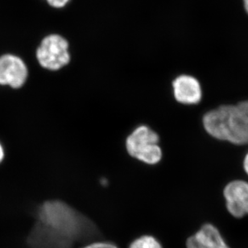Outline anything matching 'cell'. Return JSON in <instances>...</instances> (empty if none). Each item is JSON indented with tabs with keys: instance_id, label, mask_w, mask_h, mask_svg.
<instances>
[{
	"instance_id": "6da1fadb",
	"label": "cell",
	"mask_w": 248,
	"mask_h": 248,
	"mask_svg": "<svg viewBox=\"0 0 248 248\" xmlns=\"http://www.w3.org/2000/svg\"><path fill=\"white\" fill-rule=\"evenodd\" d=\"M33 217L78 248L103 240L98 226L91 217L60 198H49L40 202L34 210Z\"/></svg>"
},
{
	"instance_id": "7a4b0ae2",
	"label": "cell",
	"mask_w": 248,
	"mask_h": 248,
	"mask_svg": "<svg viewBox=\"0 0 248 248\" xmlns=\"http://www.w3.org/2000/svg\"><path fill=\"white\" fill-rule=\"evenodd\" d=\"M203 125L210 136L235 144H248V101L224 105L205 114Z\"/></svg>"
},
{
	"instance_id": "3957f363",
	"label": "cell",
	"mask_w": 248,
	"mask_h": 248,
	"mask_svg": "<svg viewBox=\"0 0 248 248\" xmlns=\"http://www.w3.org/2000/svg\"><path fill=\"white\" fill-rule=\"evenodd\" d=\"M160 137L147 125L137 126L125 141L129 155L146 165H154L162 159V150L159 145Z\"/></svg>"
},
{
	"instance_id": "277c9868",
	"label": "cell",
	"mask_w": 248,
	"mask_h": 248,
	"mask_svg": "<svg viewBox=\"0 0 248 248\" xmlns=\"http://www.w3.org/2000/svg\"><path fill=\"white\" fill-rule=\"evenodd\" d=\"M69 42L59 34H50L41 41L36 49L39 64L49 71H58L71 61Z\"/></svg>"
},
{
	"instance_id": "5b68a950",
	"label": "cell",
	"mask_w": 248,
	"mask_h": 248,
	"mask_svg": "<svg viewBox=\"0 0 248 248\" xmlns=\"http://www.w3.org/2000/svg\"><path fill=\"white\" fill-rule=\"evenodd\" d=\"M28 76L27 64L19 57L13 54L0 57V85L19 89L25 84Z\"/></svg>"
},
{
	"instance_id": "8992f818",
	"label": "cell",
	"mask_w": 248,
	"mask_h": 248,
	"mask_svg": "<svg viewBox=\"0 0 248 248\" xmlns=\"http://www.w3.org/2000/svg\"><path fill=\"white\" fill-rule=\"evenodd\" d=\"M227 211L235 218L248 215V183L244 181L230 182L223 191Z\"/></svg>"
},
{
	"instance_id": "52a82bcc",
	"label": "cell",
	"mask_w": 248,
	"mask_h": 248,
	"mask_svg": "<svg viewBox=\"0 0 248 248\" xmlns=\"http://www.w3.org/2000/svg\"><path fill=\"white\" fill-rule=\"evenodd\" d=\"M186 248H230L219 230L205 223L195 234L186 239Z\"/></svg>"
},
{
	"instance_id": "ba28073f",
	"label": "cell",
	"mask_w": 248,
	"mask_h": 248,
	"mask_svg": "<svg viewBox=\"0 0 248 248\" xmlns=\"http://www.w3.org/2000/svg\"><path fill=\"white\" fill-rule=\"evenodd\" d=\"M175 99L178 103L193 105L202 99V88L199 81L189 75H181L172 81Z\"/></svg>"
},
{
	"instance_id": "9c48e42d",
	"label": "cell",
	"mask_w": 248,
	"mask_h": 248,
	"mask_svg": "<svg viewBox=\"0 0 248 248\" xmlns=\"http://www.w3.org/2000/svg\"><path fill=\"white\" fill-rule=\"evenodd\" d=\"M127 248H164V246L156 237L145 234L132 240Z\"/></svg>"
},
{
	"instance_id": "30bf717a",
	"label": "cell",
	"mask_w": 248,
	"mask_h": 248,
	"mask_svg": "<svg viewBox=\"0 0 248 248\" xmlns=\"http://www.w3.org/2000/svg\"><path fill=\"white\" fill-rule=\"evenodd\" d=\"M79 248H120L112 242L108 240H96L81 246Z\"/></svg>"
},
{
	"instance_id": "8fae6325",
	"label": "cell",
	"mask_w": 248,
	"mask_h": 248,
	"mask_svg": "<svg viewBox=\"0 0 248 248\" xmlns=\"http://www.w3.org/2000/svg\"><path fill=\"white\" fill-rule=\"evenodd\" d=\"M46 1L48 4L50 5L51 7H55V8H62V7H65L70 0H46Z\"/></svg>"
},
{
	"instance_id": "7c38bea8",
	"label": "cell",
	"mask_w": 248,
	"mask_h": 248,
	"mask_svg": "<svg viewBox=\"0 0 248 248\" xmlns=\"http://www.w3.org/2000/svg\"><path fill=\"white\" fill-rule=\"evenodd\" d=\"M3 159H4V150H3L2 144L0 143V163L2 162Z\"/></svg>"
},
{
	"instance_id": "4fadbf2b",
	"label": "cell",
	"mask_w": 248,
	"mask_h": 248,
	"mask_svg": "<svg viewBox=\"0 0 248 248\" xmlns=\"http://www.w3.org/2000/svg\"><path fill=\"white\" fill-rule=\"evenodd\" d=\"M244 166L245 172H246L248 175V153L247 154L246 157L244 159Z\"/></svg>"
},
{
	"instance_id": "5bb4252c",
	"label": "cell",
	"mask_w": 248,
	"mask_h": 248,
	"mask_svg": "<svg viewBox=\"0 0 248 248\" xmlns=\"http://www.w3.org/2000/svg\"><path fill=\"white\" fill-rule=\"evenodd\" d=\"M244 7L246 10L247 13L248 14V0H244Z\"/></svg>"
}]
</instances>
